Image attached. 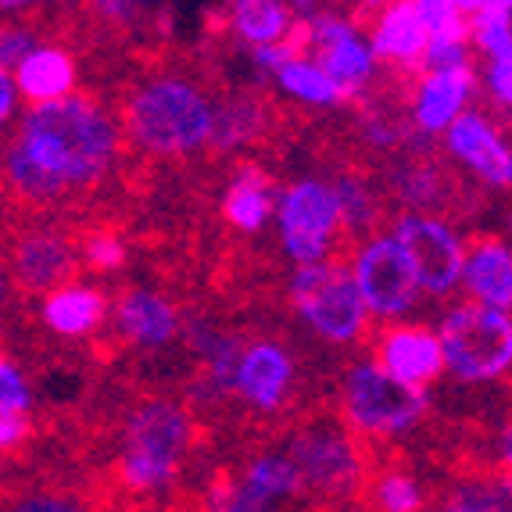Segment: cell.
<instances>
[{"label": "cell", "mask_w": 512, "mask_h": 512, "mask_svg": "<svg viewBox=\"0 0 512 512\" xmlns=\"http://www.w3.org/2000/svg\"><path fill=\"white\" fill-rule=\"evenodd\" d=\"M452 4H455V8H459V11H462V15L470 18V15H473V11H480V8H484L487 0H452Z\"/></svg>", "instance_id": "34"}, {"label": "cell", "mask_w": 512, "mask_h": 512, "mask_svg": "<svg viewBox=\"0 0 512 512\" xmlns=\"http://www.w3.org/2000/svg\"><path fill=\"white\" fill-rule=\"evenodd\" d=\"M416 15L423 18V26L430 29V36H444V33H470V22L455 8L452 0H412Z\"/></svg>", "instance_id": "27"}, {"label": "cell", "mask_w": 512, "mask_h": 512, "mask_svg": "<svg viewBox=\"0 0 512 512\" xmlns=\"http://www.w3.org/2000/svg\"><path fill=\"white\" fill-rule=\"evenodd\" d=\"M470 36L477 47L487 54V61H509L512 43H509V4L502 0H487L484 8L470 15Z\"/></svg>", "instance_id": "25"}, {"label": "cell", "mask_w": 512, "mask_h": 512, "mask_svg": "<svg viewBox=\"0 0 512 512\" xmlns=\"http://www.w3.org/2000/svg\"><path fill=\"white\" fill-rule=\"evenodd\" d=\"M430 29L416 15L412 0H394L380 11L369 33V51L394 69H419L423 51H427Z\"/></svg>", "instance_id": "16"}, {"label": "cell", "mask_w": 512, "mask_h": 512, "mask_svg": "<svg viewBox=\"0 0 512 512\" xmlns=\"http://www.w3.org/2000/svg\"><path fill=\"white\" fill-rule=\"evenodd\" d=\"M183 330V319L165 294H154L151 287H129L115 301V333L122 341L147 351H162L176 341Z\"/></svg>", "instance_id": "15"}, {"label": "cell", "mask_w": 512, "mask_h": 512, "mask_svg": "<svg viewBox=\"0 0 512 512\" xmlns=\"http://www.w3.org/2000/svg\"><path fill=\"white\" fill-rule=\"evenodd\" d=\"M33 0H0V11H26Z\"/></svg>", "instance_id": "35"}, {"label": "cell", "mask_w": 512, "mask_h": 512, "mask_svg": "<svg viewBox=\"0 0 512 512\" xmlns=\"http://www.w3.org/2000/svg\"><path fill=\"white\" fill-rule=\"evenodd\" d=\"M273 187L265 180V172L244 169L237 180L230 183L226 197H222V215L233 230L240 233H258L265 230V222L273 215Z\"/></svg>", "instance_id": "21"}, {"label": "cell", "mask_w": 512, "mask_h": 512, "mask_svg": "<svg viewBox=\"0 0 512 512\" xmlns=\"http://www.w3.org/2000/svg\"><path fill=\"white\" fill-rule=\"evenodd\" d=\"M341 201L330 183L301 180L280 201V240L291 262H326L341 258Z\"/></svg>", "instance_id": "8"}, {"label": "cell", "mask_w": 512, "mask_h": 512, "mask_svg": "<svg viewBox=\"0 0 512 512\" xmlns=\"http://www.w3.org/2000/svg\"><path fill=\"white\" fill-rule=\"evenodd\" d=\"M298 394V362L287 344L276 337H258L248 348H240L233 398L248 402L262 416H273L294 405Z\"/></svg>", "instance_id": "11"}, {"label": "cell", "mask_w": 512, "mask_h": 512, "mask_svg": "<svg viewBox=\"0 0 512 512\" xmlns=\"http://www.w3.org/2000/svg\"><path fill=\"white\" fill-rule=\"evenodd\" d=\"M287 294H291V305L305 316V323L326 341L355 344L366 333V301L341 258L298 265Z\"/></svg>", "instance_id": "7"}, {"label": "cell", "mask_w": 512, "mask_h": 512, "mask_svg": "<svg viewBox=\"0 0 512 512\" xmlns=\"http://www.w3.org/2000/svg\"><path fill=\"white\" fill-rule=\"evenodd\" d=\"M15 86L18 94L29 101H51V97L72 94L76 86V58L51 43H36L33 51L15 65Z\"/></svg>", "instance_id": "20"}, {"label": "cell", "mask_w": 512, "mask_h": 512, "mask_svg": "<svg viewBox=\"0 0 512 512\" xmlns=\"http://www.w3.org/2000/svg\"><path fill=\"white\" fill-rule=\"evenodd\" d=\"M276 79L294 101L316 104V108H330V104L344 101V90L333 83L330 76L323 72V65H312L308 58H291L287 65L276 69Z\"/></svg>", "instance_id": "23"}, {"label": "cell", "mask_w": 512, "mask_h": 512, "mask_svg": "<svg viewBox=\"0 0 512 512\" xmlns=\"http://www.w3.org/2000/svg\"><path fill=\"white\" fill-rule=\"evenodd\" d=\"M119 437L122 452L115 459L119 487L129 495L154 498L180 480L194 444V419L169 398H147L137 409H129Z\"/></svg>", "instance_id": "3"}, {"label": "cell", "mask_w": 512, "mask_h": 512, "mask_svg": "<svg viewBox=\"0 0 512 512\" xmlns=\"http://www.w3.org/2000/svg\"><path fill=\"white\" fill-rule=\"evenodd\" d=\"M83 262L90 265V269H122V262H126V244H122L115 233L108 230H90L83 237Z\"/></svg>", "instance_id": "28"}, {"label": "cell", "mask_w": 512, "mask_h": 512, "mask_svg": "<svg viewBox=\"0 0 512 512\" xmlns=\"http://www.w3.org/2000/svg\"><path fill=\"white\" fill-rule=\"evenodd\" d=\"M441 133L448 137V151H452L459 162L470 165L473 172H480L487 183H498V187L509 183V176H512L509 144H505L502 129H495V122L487 119V111H480V108L459 111Z\"/></svg>", "instance_id": "13"}, {"label": "cell", "mask_w": 512, "mask_h": 512, "mask_svg": "<svg viewBox=\"0 0 512 512\" xmlns=\"http://www.w3.org/2000/svg\"><path fill=\"white\" fill-rule=\"evenodd\" d=\"M373 505H384L391 512H409V509H423V487L402 470H384V473H373L369 470L366 487Z\"/></svg>", "instance_id": "26"}, {"label": "cell", "mask_w": 512, "mask_h": 512, "mask_svg": "<svg viewBox=\"0 0 512 512\" xmlns=\"http://www.w3.org/2000/svg\"><path fill=\"white\" fill-rule=\"evenodd\" d=\"M291 462L301 487L316 502L359 498L369 477V455L344 423H308L291 437Z\"/></svg>", "instance_id": "6"}, {"label": "cell", "mask_w": 512, "mask_h": 512, "mask_svg": "<svg viewBox=\"0 0 512 512\" xmlns=\"http://www.w3.org/2000/svg\"><path fill=\"white\" fill-rule=\"evenodd\" d=\"M0 405L8 409H33V391H29L26 376L15 362L0 351Z\"/></svg>", "instance_id": "29"}, {"label": "cell", "mask_w": 512, "mask_h": 512, "mask_svg": "<svg viewBox=\"0 0 512 512\" xmlns=\"http://www.w3.org/2000/svg\"><path fill=\"white\" fill-rule=\"evenodd\" d=\"M373 362L391 376L412 387L434 384L444 373V355L437 333L423 323H398L384 326L373 337Z\"/></svg>", "instance_id": "12"}, {"label": "cell", "mask_w": 512, "mask_h": 512, "mask_svg": "<svg viewBox=\"0 0 512 512\" xmlns=\"http://www.w3.org/2000/svg\"><path fill=\"white\" fill-rule=\"evenodd\" d=\"M509 61H487V72H484V86H487V97L498 101L502 108H509V97H512V76H509Z\"/></svg>", "instance_id": "32"}, {"label": "cell", "mask_w": 512, "mask_h": 512, "mask_svg": "<svg viewBox=\"0 0 512 512\" xmlns=\"http://www.w3.org/2000/svg\"><path fill=\"white\" fill-rule=\"evenodd\" d=\"M18 144L61 187H94L108 176L119 158L122 129L101 104L90 97L61 94L51 101H36L22 122Z\"/></svg>", "instance_id": "1"}, {"label": "cell", "mask_w": 512, "mask_h": 512, "mask_svg": "<svg viewBox=\"0 0 512 512\" xmlns=\"http://www.w3.org/2000/svg\"><path fill=\"white\" fill-rule=\"evenodd\" d=\"M36 47V33L26 26H0V65L15 69L18 61L26 58Z\"/></svg>", "instance_id": "31"}, {"label": "cell", "mask_w": 512, "mask_h": 512, "mask_svg": "<svg viewBox=\"0 0 512 512\" xmlns=\"http://www.w3.org/2000/svg\"><path fill=\"white\" fill-rule=\"evenodd\" d=\"M15 108H18V86H15V79H11V72L0 65V133L11 126Z\"/></svg>", "instance_id": "33"}, {"label": "cell", "mask_w": 512, "mask_h": 512, "mask_svg": "<svg viewBox=\"0 0 512 512\" xmlns=\"http://www.w3.org/2000/svg\"><path fill=\"white\" fill-rule=\"evenodd\" d=\"M230 26L244 43L280 40L291 29L287 0H230Z\"/></svg>", "instance_id": "22"}, {"label": "cell", "mask_w": 512, "mask_h": 512, "mask_svg": "<svg viewBox=\"0 0 512 512\" xmlns=\"http://www.w3.org/2000/svg\"><path fill=\"white\" fill-rule=\"evenodd\" d=\"M215 122L212 97L187 76H158L126 97V137L147 154L180 158L208 144Z\"/></svg>", "instance_id": "2"}, {"label": "cell", "mask_w": 512, "mask_h": 512, "mask_svg": "<svg viewBox=\"0 0 512 512\" xmlns=\"http://www.w3.org/2000/svg\"><path fill=\"white\" fill-rule=\"evenodd\" d=\"M8 265H11V280L22 291L47 294L54 287H61V283L76 280L79 255L72 251V244L65 237H58L51 230H36L18 240Z\"/></svg>", "instance_id": "14"}, {"label": "cell", "mask_w": 512, "mask_h": 512, "mask_svg": "<svg viewBox=\"0 0 512 512\" xmlns=\"http://www.w3.org/2000/svg\"><path fill=\"white\" fill-rule=\"evenodd\" d=\"M151 0H83V22H97L108 33H144L154 26Z\"/></svg>", "instance_id": "24"}, {"label": "cell", "mask_w": 512, "mask_h": 512, "mask_svg": "<svg viewBox=\"0 0 512 512\" xmlns=\"http://www.w3.org/2000/svg\"><path fill=\"white\" fill-rule=\"evenodd\" d=\"M394 240L409 255L416 283L430 298H448L462 283V248L459 233L441 215H398L394 219Z\"/></svg>", "instance_id": "9"}, {"label": "cell", "mask_w": 512, "mask_h": 512, "mask_svg": "<svg viewBox=\"0 0 512 512\" xmlns=\"http://www.w3.org/2000/svg\"><path fill=\"white\" fill-rule=\"evenodd\" d=\"M444 366L462 384H487L505 376L512 362V326L509 312L484 301H459L448 308L437 330Z\"/></svg>", "instance_id": "4"}, {"label": "cell", "mask_w": 512, "mask_h": 512, "mask_svg": "<svg viewBox=\"0 0 512 512\" xmlns=\"http://www.w3.org/2000/svg\"><path fill=\"white\" fill-rule=\"evenodd\" d=\"M462 280L470 294L484 305L509 308L512 301V262L505 240L473 237V244L462 255Z\"/></svg>", "instance_id": "18"}, {"label": "cell", "mask_w": 512, "mask_h": 512, "mask_svg": "<svg viewBox=\"0 0 512 512\" xmlns=\"http://www.w3.org/2000/svg\"><path fill=\"white\" fill-rule=\"evenodd\" d=\"M473 94V69H434L423 79H416V104H412V119L419 133H441L448 122L466 108Z\"/></svg>", "instance_id": "17"}, {"label": "cell", "mask_w": 512, "mask_h": 512, "mask_svg": "<svg viewBox=\"0 0 512 512\" xmlns=\"http://www.w3.org/2000/svg\"><path fill=\"white\" fill-rule=\"evenodd\" d=\"M33 437V423H29V409H8L0 405V452H18L22 444Z\"/></svg>", "instance_id": "30"}, {"label": "cell", "mask_w": 512, "mask_h": 512, "mask_svg": "<svg viewBox=\"0 0 512 512\" xmlns=\"http://www.w3.org/2000/svg\"><path fill=\"white\" fill-rule=\"evenodd\" d=\"M344 427L366 441V437H394L412 430L427 412L423 387H412L376 362H359L344 373L341 387Z\"/></svg>", "instance_id": "5"}, {"label": "cell", "mask_w": 512, "mask_h": 512, "mask_svg": "<svg viewBox=\"0 0 512 512\" xmlns=\"http://www.w3.org/2000/svg\"><path fill=\"white\" fill-rule=\"evenodd\" d=\"M355 287L366 301V312L380 319L405 316L419 298L409 255L394 237H373L355 251Z\"/></svg>", "instance_id": "10"}, {"label": "cell", "mask_w": 512, "mask_h": 512, "mask_svg": "<svg viewBox=\"0 0 512 512\" xmlns=\"http://www.w3.org/2000/svg\"><path fill=\"white\" fill-rule=\"evenodd\" d=\"M104 312H108L104 294L72 280L47 291V298H43V323H47V330L58 333V337H72V341L101 330Z\"/></svg>", "instance_id": "19"}]
</instances>
